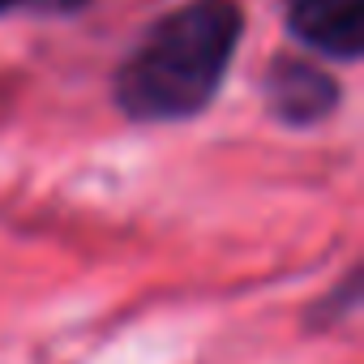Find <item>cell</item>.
<instances>
[{
    "instance_id": "1",
    "label": "cell",
    "mask_w": 364,
    "mask_h": 364,
    "mask_svg": "<svg viewBox=\"0 0 364 364\" xmlns=\"http://www.w3.org/2000/svg\"><path fill=\"white\" fill-rule=\"evenodd\" d=\"M240 43L232 0H189L167 14L116 77V103L133 120H185L202 112Z\"/></svg>"
},
{
    "instance_id": "2",
    "label": "cell",
    "mask_w": 364,
    "mask_h": 364,
    "mask_svg": "<svg viewBox=\"0 0 364 364\" xmlns=\"http://www.w3.org/2000/svg\"><path fill=\"white\" fill-rule=\"evenodd\" d=\"M287 26L309 48L334 60H355L364 48V0H291Z\"/></svg>"
},
{
    "instance_id": "3",
    "label": "cell",
    "mask_w": 364,
    "mask_h": 364,
    "mask_svg": "<svg viewBox=\"0 0 364 364\" xmlns=\"http://www.w3.org/2000/svg\"><path fill=\"white\" fill-rule=\"evenodd\" d=\"M334 99H338V86L313 69V65H300V60H279L274 65V77H270V103L283 120L291 124H309V120H321L326 112H334Z\"/></svg>"
},
{
    "instance_id": "4",
    "label": "cell",
    "mask_w": 364,
    "mask_h": 364,
    "mask_svg": "<svg viewBox=\"0 0 364 364\" xmlns=\"http://www.w3.org/2000/svg\"><path fill=\"white\" fill-rule=\"evenodd\" d=\"M9 5H14V0H0V9H9Z\"/></svg>"
}]
</instances>
